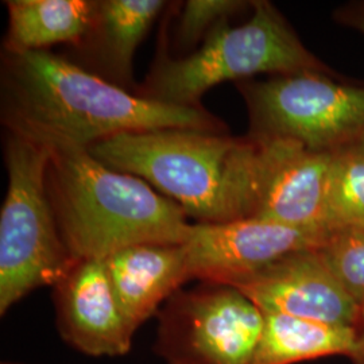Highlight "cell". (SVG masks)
Listing matches in <instances>:
<instances>
[{"label": "cell", "mask_w": 364, "mask_h": 364, "mask_svg": "<svg viewBox=\"0 0 364 364\" xmlns=\"http://www.w3.org/2000/svg\"><path fill=\"white\" fill-rule=\"evenodd\" d=\"M1 123L91 147L126 132L185 129L225 132L203 107H177L123 90L49 50L1 49Z\"/></svg>", "instance_id": "obj_1"}, {"label": "cell", "mask_w": 364, "mask_h": 364, "mask_svg": "<svg viewBox=\"0 0 364 364\" xmlns=\"http://www.w3.org/2000/svg\"><path fill=\"white\" fill-rule=\"evenodd\" d=\"M111 169L142 178L197 223L255 216L263 144L255 136L168 129L126 132L88 147Z\"/></svg>", "instance_id": "obj_2"}, {"label": "cell", "mask_w": 364, "mask_h": 364, "mask_svg": "<svg viewBox=\"0 0 364 364\" xmlns=\"http://www.w3.org/2000/svg\"><path fill=\"white\" fill-rule=\"evenodd\" d=\"M21 132L49 147L48 192L61 236L76 259H105L135 245L186 240L192 225L188 215L150 183L105 166L85 147Z\"/></svg>", "instance_id": "obj_3"}, {"label": "cell", "mask_w": 364, "mask_h": 364, "mask_svg": "<svg viewBox=\"0 0 364 364\" xmlns=\"http://www.w3.org/2000/svg\"><path fill=\"white\" fill-rule=\"evenodd\" d=\"M252 9L247 22H221L191 54H159L135 93L164 105L198 108L205 92L225 81L240 82L262 73L328 72L270 1H252Z\"/></svg>", "instance_id": "obj_4"}, {"label": "cell", "mask_w": 364, "mask_h": 364, "mask_svg": "<svg viewBox=\"0 0 364 364\" xmlns=\"http://www.w3.org/2000/svg\"><path fill=\"white\" fill-rule=\"evenodd\" d=\"M7 192L0 212V314L39 287H55L77 259L61 236L48 192L49 147L6 129Z\"/></svg>", "instance_id": "obj_5"}, {"label": "cell", "mask_w": 364, "mask_h": 364, "mask_svg": "<svg viewBox=\"0 0 364 364\" xmlns=\"http://www.w3.org/2000/svg\"><path fill=\"white\" fill-rule=\"evenodd\" d=\"M248 135L287 139L317 153H335L364 138V87L338 82L328 72L240 81Z\"/></svg>", "instance_id": "obj_6"}, {"label": "cell", "mask_w": 364, "mask_h": 364, "mask_svg": "<svg viewBox=\"0 0 364 364\" xmlns=\"http://www.w3.org/2000/svg\"><path fill=\"white\" fill-rule=\"evenodd\" d=\"M156 316V353L166 364H254L264 314L235 287L181 289Z\"/></svg>", "instance_id": "obj_7"}, {"label": "cell", "mask_w": 364, "mask_h": 364, "mask_svg": "<svg viewBox=\"0 0 364 364\" xmlns=\"http://www.w3.org/2000/svg\"><path fill=\"white\" fill-rule=\"evenodd\" d=\"M324 236L257 218L196 223L183 242L191 279L235 287L275 260L321 247Z\"/></svg>", "instance_id": "obj_8"}, {"label": "cell", "mask_w": 364, "mask_h": 364, "mask_svg": "<svg viewBox=\"0 0 364 364\" xmlns=\"http://www.w3.org/2000/svg\"><path fill=\"white\" fill-rule=\"evenodd\" d=\"M263 313L356 328L362 306L341 285L320 247L291 252L237 282Z\"/></svg>", "instance_id": "obj_9"}, {"label": "cell", "mask_w": 364, "mask_h": 364, "mask_svg": "<svg viewBox=\"0 0 364 364\" xmlns=\"http://www.w3.org/2000/svg\"><path fill=\"white\" fill-rule=\"evenodd\" d=\"M260 141L263 165L254 218L326 239V185L332 153L312 151L287 139Z\"/></svg>", "instance_id": "obj_10"}, {"label": "cell", "mask_w": 364, "mask_h": 364, "mask_svg": "<svg viewBox=\"0 0 364 364\" xmlns=\"http://www.w3.org/2000/svg\"><path fill=\"white\" fill-rule=\"evenodd\" d=\"M54 304L61 338L85 355L123 356L131 331L111 287L105 259H81L55 285Z\"/></svg>", "instance_id": "obj_11"}, {"label": "cell", "mask_w": 364, "mask_h": 364, "mask_svg": "<svg viewBox=\"0 0 364 364\" xmlns=\"http://www.w3.org/2000/svg\"><path fill=\"white\" fill-rule=\"evenodd\" d=\"M105 263L119 308L134 335L183 284L192 281L183 243L135 245L111 254Z\"/></svg>", "instance_id": "obj_12"}, {"label": "cell", "mask_w": 364, "mask_h": 364, "mask_svg": "<svg viewBox=\"0 0 364 364\" xmlns=\"http://www.w3.org/2000/svg\"><path fill=\"white\" fill-rule=\"evenodd\" d=\"M166 7L164 0H97L91 27L69 58L82 69L135 92L134 55L156 18Z\"/></svg>", "instance_id": "obj_13"}, {"label": "cell", "mask_w": 364, "mask_h": 364, "mask_svg": "<svg viewBox=\"0 0 364 364\" xmlns=\"http://www.w3.org/2000/svg\"><path fill=\"white\" fill-rule=\"evenodd\" d=\"M4 50H49L57 43L77 45L91 27L97 0H7Z\"/></svg>", "instance_id": "obj_14"}, {"label": "cell", "mask_w": 364, "mask_h": 364, "mask_svg": "<svg viewBox=\"0 0 364 364\" xmlns=\"http://www.w3.org/2000/svg\"><path fill=\"white\" fill-rule=\"evenodd\" d=\"M264 328L254 364H297L328 356H351L358 329L263 313Z\"/></svg>", "instance_id": "obj_15"}, {"label": "cell", "mask_w": 364, "mask_h": 364, "mask_svg": "<svg viewBox=\"0 0 364 364\" xmlns=\"http://www.w3.org/2000/svg\"><path fill=\"white\" fill-rule=\"evenodd\" d=\"M326 236L364 234V138L332 153L326 197Z\"/></svg>", "instance_id": "obj_16"}, {"label": "cell", "mask_w": 364, "mask_h": 364, "mask_svg": "<svg viewBox=\"0 0 364 364\" xmlns=\"http://www.w3.org/2000/svg\"><path fill=\"white\" fill-rule=\"evenodd\" d=\"M181 4L174 37L181 50L178 57L195 52L196 46L204 42L215 27L245 10L250 3L240 0H188Z\"/></svg>", "instance_id": "obj_17"}, {"label": "cell", "mask_w": 364, "mask_h": 364, "mask_svg": "<svg viewBox=\"0 0 364 364\" xmlns=\"http://www.w3.org/2000/svg\"><path fill=\"white\" fill-rule=\"evenodd\" d=\"M320 250L341 285L363 306L364 234L331 235Z\"/></svg>", "instance_id": "obj_18"}, {"label": "cell", "mask_w": 364, "mask_h": 364, "mask_svg": "<svg viewBox=\"0 0 364 364\" xmlns=\"http://www.w3.org/2000/svg\"><path fill=\"white\" fill-rule=\"evenodd\" d=\"M335 18L341 25L364 34V1H353L341 6L335 14Z\"/></svg>", "instance_id": "obj_19"}, {"label": "cell", "mask_w": 364, "mask_h": 364, "mask_svg": "<svg viewBox=\"0 0 364 364\" xmlns=\"http://www.w3.org/2000/svg\"><path fill=\"white\" fill-rule=\"evenodd\" d=\"M352 362L355 364H364V305L362 306V314H360V323L358 326V338L355 350L350 356Z\"/></svg>", "instance_id": "obj_20"}, {"label": "cell", "mask_w": 364, "mask_h": 364, "mask_svg": "<svg viewBox=\"0 0 364 364\" xmlns=\"http://www.w3.org/2000/svg\"><path fill=\"white\" fill-rule=\"evenodd\" d=\"M1 364H22V363H10V362H4V363Z\"/></svg>", "instance_id": "obj_21"}]
</instances>
